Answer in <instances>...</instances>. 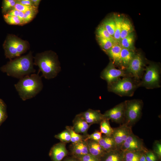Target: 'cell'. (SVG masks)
I'll return each instance as SVG.
<instances>
[{"mask_svg":"<svg viewBox=\"0 0 161 161\" xmlns=\"http://www.w3.org/2000/svg\"><path fill=\"white\" fill-rule=\"evenodd\" d=\"M33 59L32 53L30 51L25 55L10 60L1 67V70L8 76L20 79L35 72Z\"/></svg>","mask_w":161,"mask_h":161,"instance_id":"obj_1","label":"cell"},{"mask_svg":"<svg viewBox=\"0 0 161 161\" xmlns=\"http://www.w3.org/2000/svg\"><path fill=\"white\" fill-rule=\"evenodd\" d=\"M34 65L39 68L38 72H41V77L47 79L55 77L61 70L58 56L54 52L46 51L38 53L34 57Z\"/></svg>","mask_w":161,"mask_h":161,"instance_id":"obj_2","label":"cell"},{"mask_svg":"<svg viewBox=\"0 0 161 161\" xmlns=\"http://www.w3.org/2000/svg\"><path fill=\"white\" fill-rule=\"evenodd\" d=\"M35 73L26 76L19 79L14 85L20 98L23 101L35 97L42 90L43 84L41 77Z\"/></svg>","mask_w":161,"mask_h":161,"instance_id":"obj_3","label":"cell"},{"mask_svg":"<svg viewBox=\"0 0 161 161\" xmlns=\"http://www.w3.org/2000/svg\"><path fill=\"white\" fill-rule=\"evenodd\" d=\"M140 82L131 77L126 76L108 84V89L121 97L132 96L140 86Z\"/></svg>","mask_w":161,"mask_h":161,"instance_id":"obj_4","label":"cell"},{"mask_svg":"<svg viewBox=\"0 0 161 161\" xmlns=\"http://www.w3.org/2000/svg\"><path fill=\"white\" fill-rule=\"evenodd\" d=\"M145 72L140 81V86L147 89H153L160 87V69L158 66L151 64L146 67Z\"/></svg>","mask_w":161,"mask_h":161,"instance_id":"obj_5","label":"cell"},{"mask_svg":"<svg viewBox=\"0 0 161 161\" xmlns=\"http://www.w3.org/2000/svg\"><path fill=\"white\" fill-rule=\"evenodd\" d=\"M125 121L124 123L132 126L140 118L143 103L140 99L125 101Z\"/></svg>","mask_w":161,"mask_h":161,"instance_id":"obj_6","label":"cell"},{"mask_svg":"<svg viewBox=\"0 0 161 161\" xmlns=\"http://www.w3.org/2000/svg\"><path fill=\"white\" fill-rule=\"evenodd\" d=\"M144 58L140 53H136L125 71L128 76L140 82L145 70Z\"/></svg>","mask_w":161,"mask_h":161,"instance_id":"obj_7","label":"cell"},{"mask_svg":"<svg viewBox=\"0 0 161 161\" xmlns=\"http://www.w3.org/2000/svg\"><path fill=\"white\" fill-rule=\"evenodd\" d=\"M128 76L125 70L116 68L114 64L111 61L100 74L101 78L105 80L108 84H110L121 77Z\"/></svg>","mask_w":161,"mask_h":161,"instance_id":"obj_8","label":"cell"},{"mask_svg":"<svg viewBox=\"0 0 161 161\" xmlns=\"http://www.w3.org/2000/svg\"><path fill=\"white\" fill-rule=\"evenodd\" d=\"M123 151L145 152L148 150L145 146L143 140L132 132L127 138L120 148Z\"/></svg>","mask_w":161,"mask_h":161,"instance_id":"obj_9","label":"cell"},{"mask_svg":"<svg viewBox=\"0 0 161 161\" xmlns=\"http://www.w3.org/2000/svg\"><path fill=\"white\" fill-rule=\"evenodd\" d=\"M112 135L118 149H120L128 137L132 132L131 126L123 123L119 126L113 128Z\"/></svg>","mask_w":161,"mask_h":161,"instance_id":"obj_10","label":"cell"},{"mask_svg":"<svg viewBox=\"0 0 161 161\" xmlns=\"http://www.w3.org/2000/svg\"><path fill=\"white\" fill-rule=\"evenodd\" d=\"M125 101L107 110L103 114L104 118L117 123H123L125 121Z\"/></svg>","mask_w":161,"mask_h":161,"instance_id":"obj_11","label":"cell"},{"mask_svg":"<svg viewBox=\"0 0 161 161\" xmlns=\"http://www.w3.org/2000/svg\"><path fill=\"white\" fill-rule=\"evenodd\" d=\"M16 36L13 35H8L3 44L6 58L10 60L19 57L17 51Z\"/></svg>","mask_w":161,"mask_h":161,"instance_id":"obj_12","label":"cell"},{"mask_svg":"<svg viewBox=\"0 0 161 161\" xmlns=\"http://www.w3.org/2000/svg\"><path fill=\"white\" fill-rule=\"evenodd\" d=\"M67 153L66 143L61 142L53 145L50 151L49 155L52 161H61Z\"/></svg>","mask_w":161,"mask_h":161,"instance_id":"obj_13","label":"cell"},{"mask_svg":"<svg viewBox=\"0 0 161 161\" xmlns=\"http://www.w3.org/2000/svg\"><path fill=\"white\" fill-rule=\"evenodd\" d=\"M80 114L90 125L94 124L100 123L104 118L103 114L99 110L89 109Z\"/></svg>","mask_w":161,"mask_h":161,"instance_id":"obj_14","label":"cell"},{"mask_svg":"<svg viewBox=\"0 0 161 161\" xmlns=\"http://www.w3.org/2000/svg\"><path fill=\"white\" fill-rule=\"evenodd\" d=\"M91 125L88 123L79 114L77 115L73 121V130L78 134H83L85 136L87 134L88 130Z\"/></svg>","mask_w":161,"mask_h":161,"instance_id":"obj_15","label":"cell"},{"mask_svg":"<svg viewBox=\"0 0 161 161\" xmlns=\"http://www.w3.org/2000/svg\"><path fill=\"white\" fill-rule=\"evenodd\" d=\"M122 47L120 43H117L106 52L112 60L114 64L119 66L124 69L121 58V52Z\"/></svg>","mask_w":161,"mask_h":161,"instance_id":"obj_16","label":"cell"},{"mask_svg":"<svg viewBox=\"0 0 161 161\" xmlns=\"http://www.w3.org/2000/svg\"><path fill=\"white\" fill-rule=\"evenodd\" d=\"M70 148L72 154L76 158L89 154L87 144L84 140L72 143Z\"/></svg>","mask_w":161,"mask_h":161,"instance_id":"obj_17","label":"cell"},{"mask_svg":"<svg viewBox=\"0 0 161 161\" xmlns=\"http://www.w3.org/2000/svg\"><path fill=\"white\" fill-rule=\"evenodd\" d=\"M88 149L89 154L100 160L106 153L97 141L91 140H86Z\"/></svg>","mask_w":161,"mask_h":161,"instance_id":"obj_18","label":"cell"},{"mask_svg":"<svg viewBox=\"0 0 161 161\" xmlns=\"http://www.w3.org/2000/svg\"><path fill=\"white\" fill-rule=\"evenodd\" d=\"M98 142L106 152L118 149L112 136L102 135L101 139Z\"/></svg>","mask_w":161,"mask_h":161,"instance_id":"obj_19","label":"cell"},{"mask_svg":"<svg viewBox=\"0 0 161 161\" xmlns=\"http://www.w3.org/2000/svg\"><path fill=\"white\" fill-rule=\"evenodd\" d=\"M124 152L120 149L106 152L101 158L100 161H124Z\"/></svg>","mask_w":161,"mask_h":161,"instance_id":"obj_20","label":"cell"},{"mask_svg":"<svg viewBox=\"0 0 161 161\" xmlns=\"http://www.w3.org/2000/svg\"><path fill=\"white\" fill-rule=\"evenodd\" d=\"M135 53L134 51L122 48L121 52V58L124 70L127 67Z\"/></svg>","mask_w":161,"mask_h":161,"instance_id":"obj_21","label":"cell"},{"mask_svg":"<svg viewBox=\"0 0 161 161\" xmlns=\"http://www.w3.org/2000/svg\"><path fill=\"white\" fill-rule=\"evenodd\" d=\"M134 35L133 32L129 34L126 37L121 40L120 44L122 48L134 51Z\"/></svg>","mask_w":161,"mask_h":161,"instance_id":"obj_22","label":"cell"},{"mask_svg":"<svg viewBox=\"0 0 161 161\" xmlns=\"http://www.w3.org/2000/svg\"><path fill=\"white\" fill-rule=\"evenodd\" d=\"M133 27L130 20L128 19L124 18L122 24L120 41L133 32Z\"/></svg>","mask_w":161,"mask_h":161,"instance_id":"obj_23","label":"cell"},{"mask_svg":"<svg viewBox=\"0 0 161 161\" xmlns=\"http://www.w3.org/2000/svg\"><path fill=\"white\" fill-rule=\"evenodd\" d=\"M16 41L17 46V51L19 57L25 52L30 48V44L27 41L22 40L17 36Z\"/></svg>","mask_w":161,"mask_h":161,"instance_id":"obj_24","label":"cell"},{"mask_svg":"<svg viewBox=\"0 0 161 161\" xmlns=\"http://www.w3.org/2000/svg\"><path fill=\"white\" fill-rule=\"evenodd\" d=\"M114 19L115 21V27L114 38L119 43L120 41V35L122 24L124 18L120 16H116Z\"/></svg>","mask_w":161,"mask_h":161,"instance_id":"obj_25","label":"cell"},{"mask_svg":"<svg viewBox=\"0 0 161 161\" xmlns=\"http://www.w3.org/2000/svg\"><path fill=\"white\" fill-rule=\"evenodd\" d=\"M100 131L104 135L112 136L113 132V128L110 124L109 120L104 118L100 123Z\"/></svg>","mask_w":161,"mask_h":161,"instance_id":"obj_26","label":"cell"},{"mask_svg":"<svg viewBox=\"0 0 161 161\" xmlns=\"http://www.w3.org/2000/svg\"><path fill=\"white\" fill-rule=\"evenodd\" d=\"M109 34L114 37L115 23L114 18H110L105 19L101 24Z\"/></svg>","mask_w":161,"mask_h":161,"instance_id":"obj_27","label":"cell"},{"mask_svg":"<svg viewBox=\"0 0 161 161\" xmlns=\"http://www.w3.org/2000/svg\"><path fill=\"white\" fill-rule=\"evenodd\" d=\"M97 39L100 46L104 51L106 52L115 44L118 43L110 40L97 36Z\"/></svg>","mask_w":161,"mask_h":161,"instance_id":"obj_28","label":"cell"},{"mask_svg":"<svg viewBox=\"0 0 161 161\" xmlns=\"http://www.w3.org/2000/svg\"><path fill=\"white\" fill-rule=\"evenodd\" d=\"M124 152V161H139L140 159L143 152L140 151Z\"/></svg>","mask_w":161,"mask_h":161,"instance_id":"obj_29","label":"cell"},{"mask_svg":"<svg viewBox=\"0 0 161 161\" xmlns=\"http://www.w3.org/2000/svg\"><path fill=\"white\" fill-rule=\"evenodd\" d=\"M96 33L97 36L108 39L117 42L114 38L109 34L102 24L99 25L97 27L96 30Z\"/></svg>","mask_w":161,"mask_h":161,"instance_id":"obj_30","label":"cell"},{"mask_svg":"<svg viewBox=\"0 0 161 161\" xmlns=\"http://www.w3.org/2000/svg\"><path fill=\"white\" fill-rule=\"evenodd\" d=\"M66 129L69 131L71 136V142L75 143L84 140V136L76 133L73 129L72 127L66 126Z\"/></svg>","mask_w":161,"mask_h":161,"instance_id":"obj_31","label":"cell"},{"mask_svg":"<svg viewBox=\"0 0 161 161\" xmlns=\"http://www.w3.org/2000/svg\"><path fill=\"white\" fill-rule=\"evenodd\" d=\"M38 13L37 8H34L24 13L23 25L31 21Z\"/></svg>","mask_w":161,"mask_h":161,"instance_id":"obj_32","label":"cell"},{"mask_svg":"<svg viewBox=\"0 0 161 161\" xmlns=\"http://www.w3.org/2000/svg\"><path fill=\"white\" fill-rule=\"evenodd\" d=\"M55 137L64 143L71 142V136L69 131L67 129L55 135Z\"/></svg>","mask_w":161,"mask_h":161,"instance_id":"obj_33","label":"cell"},{"mask_svg":"<svg viewBox=\"0 0 161 161\" xmlns=\"http://www.w3.org/2000/svg\"><path fill=\"white\" fill-rule=\"evenodd\" d=\"M16 3V0H3L2 6L3 13L4 15L13 9Z\"/></svg>","mask_w":161,"mask_h":161,"instance_id":"obj_34","label":"cell"},{"mask_svg":"<svg viewBox=\"0 0 161 161\" xmlns=\"http://www.w3.org/2000/svg\"><path fill=\"white\" fill-rule=\"evenodd\" d=\"M3 17L5 22L8 24L22 25L21 21L18 17L10 16L5 14L4 15Z\"/></svg>","mask_w":161,"mask_h":161,"instance_id":"obj_35","label":"cell"},{"mask_svg":"<svg viewBox=\"0 0 161 161\" xmlns=\"http://www.w3.org/2000/svg\"><path fill=\"white\" fill-rule=\"evenodd\" d=\"M102 134L100 131H96L90 134H87L84 136V140L86 141L88 140H91L98 142L102 137Z\"/></svg>","mask_w":161,"mask_h":161,"instance_id":"obj_36","label":"cell"},{"mask_svg":"<svg viewBox=\"0 0 161 161\" xmlns=\"http://www.w3.org/2000/svg\"><path fill=\"white\" fill-rule=\"evenodd\" d=\"M6 106L1 100L0 101V126L7 117Z\"/></svg>","mask_w":161,"mask_h":161,"instance_id":"obj_37","label":"cell"},{"mask_svg":"<svg viewBox=\"0 0 161 161\" xmlns=\"http://www.w3.org/2000/svg\"><path fill=\"white\" fill-rule=\"evenodd\" d=\"M153 151L157 156L159 160L161 157V142L160 140H156L154 143Z\"/></svg>","mask_w":161,"mask_h":161,"instance_id":"obj_38","label":"cell"},{"mask_svg":"<svg viewBox=\"0 0 161 161\" xmlns=\"http://www.w3.org/2000/svg\"><path fill=\"white\" fill-rule=\"evenodd\" d=\"M144 153L146 161H158L159 160L153 151L148 150Z\"/></svg>","mask_w":161,"mask_h":161,"instance_id":"obj_39","label":"cell"},{"mask_svg":"<svg viewBox=\"0 0 161 161\" xmlns=\"http://www.w3.org/2000/svg\"><path fill=\"white\" fill-rule=\"evenodd\" d=\"M35 8H37L34 6L25 5L16 3L13 9L19 11H21L24 13L27 10Z\"/></svg>","mask_w":161,"mask_h":161,"instance_id":"obj_40","label":"cell"},{"mask_svg":"<svg viewBox=\"0 0 161 161\" xmlns=\"http://www.w3.org/2000/svg\"><path fill=\"white\" fill-rule=\"evenodd\" d=\"M79 161H100V160L98 159L89 154H88L80 157L78 158Z\"/></svg>","mask_w":161,"mask_h":161,"instance_id":"obj_41","label":"cell"},{"mask_svg":"<svg viewBox=\"0 0 161 161\" xmlns=\"http://www.w3.org/2000/svg\"><path fill=\"white\" fill-rule=\"evenodd\" d=\"M16 3L25 5L34 6L31 0H16Z\"/></svg>","mask_w":161,"mask_h":161,"instance_id":"obj_42","label":"cell"},{"mask_svg":"<svg viewBox=\"0 0 161 161\" xmlns=\"http://www.w3.org/2000/svg\"><path fill=\"white\" fill-rule=\"evenodd\" d=\"M19 11L13 9L7 12L6 14L10 16L18 17Z\"/></svg>","mask_w":161,"mask_h":161,"instance_id":"obj_43","label":"cell"},{"mask_svg":"<svg viewBox=\"0 0 161 161\" xmlns=\"http://www.w3.org/2000/svg\"><path fill=\"white\" fill-rule=\"evenodd\" d=\"M24 16V12L21 11H19L18 17L21 21L22 25H23V18Z\"/></svg>","mask_w":161,"mask_h":161,"instance_id":"obj_44","label":"cell"},{"mask_svg":"<svg viewBox=\"0 0 161 161\" xmlns=\"http://www.w3.org/2000/svg\"><path fill=\"white\" fill-rule=\"evenodd\" d=\"M34 7L38 8L41 1L40 0H31Z\"/></svg>","mask_w":161,"mask_h":161,"instance_id":"obj_45","label":"cell"},{"mask_svg":"<svg viewBox=\"0 0 161 161\" xmlns=\"http://www.w3.org/2000/svg\"><path fill=\"white\" fill-rule=\"evenodd\" d=\"M139 161H146L144 152L142 154L140 159Z\"/></svg>","mask_w":161,"mask_h":161,"instance_id":"obj_46","label":"cell"},{"mask_svg":"<svg viewBox=\"0 0 161 161\" xmlns=\"http://www.w3.org/2000/svg\"><path fill=\"white\" fill-rule=\"evenodd\" d=\"M77 159V158H76ZM77 159L70 158V159H68L64 160V161H79V160L78 159V160H77Z\"/></svg>","mask_w":161,"mask_h":161,"instance_id":"obj_47","label":"cell"},{"mask_svg":"<svg viewBox=\"0 0 161 161\" xmlns=\"http://www.w3.org/2000/svg\"><path fill=\"white\" fill-rule=\"evenodd\" d=\"M1 99H0V101H1Z\"/></svg>","mask_w":161,"mask_h":161,"instance_id":"obj_48","label":"cell"}]
</instances>
